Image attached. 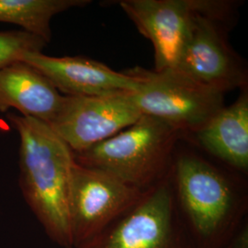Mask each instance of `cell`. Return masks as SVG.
I'll return each mask as SVG.
<instances>
[{"instance_id": "1", "label": "cell", "mask_w": 248, "mask_h": 248, "mask_svg": "<svg viewBox=\"0 0 248 248\" xmlns=\"http://www.w3.org/2000/svg\"><path fill=\"white\" fill-rule=\"evenodd\" d=\"M20 139L19 184L23 197L49 238L73 248L69 188L74 153L49 124L8 114Z\"/></svg>"}, {"instance_id": "2", "label": "cell", "mask_w": 248, "mask_h": 248, "mask_svg": "<svg viewBox=\"0 0 248 248\" xmlns=\"http://www.w3.org/2000/svg\"><path fill=\"white\" fill-rule=\"evenodd\" d=\"M181 133L155 117L142 115L133 125L80 154L75 161L99 169L130 186L147 190L167 177Z\"/></svg>"}, {"instance_id": "3", "label": "cell", "mask_w": 248, "mask_h": 248, "mask_svg": "<svg viewBox=\"0 0 248 248\" xmlns=\"http://www.w3.org/2000/svg\"><path fill=\"white\" fill-rule=\"evenodd\" d=\"M236 7V2L210 0L203 10L197 12L175 66L189 78L223 94L248 84L244 60L227 37L228 18Z\"/></svg>"}, {"instance_id": "4", "label": "cell", "mask_w": 248, "mask_h": 248, "mask_svg": "<svg viewBox=\"0 0 248 248\" xmlns=\"http://www.w3.org/2000/svg\"><path fill=\"white\" fill-rule=\"evenodd\" d=\"M140 79L131 94L142 115L152 116L180 133H195L224 105V94L198 83L175 68L161 71L136 67L129 70Z\"/></svg>"}, {"instance_id": "5", "label": "cell", "mask_w": 248, "mask_h": 248, "mask_svg": "<svg viewBox=\"0 0 248 248\" xmlns=\"http://www.w3.org/2000/svg\"><path fill=\"white\" fill-rule=\"evenodd\" d=\"M77 248H186L169 176L96 236Z\"/></svg>"}, {"instance_id": "6", "label": "cell", "mask_w": 248, "mask_h": 248, "mask_svg": "<svg viewBox=\"0 0 248 248\" xmlns=\"http://www.w3.org/2000/svg\"><path fill=\"white\" fill-rule=\"evenodd\" d=\"M145 192L104 171L75 161L69 188L73 248L104 230L137 203Z\"/></svg>"}, {"instance_id": "7", "label": "cell", "mask_w": 248, "mask_h": 248, "mask_svg": "<svg viewBox=\"0 0 248 248\" xmlns=\"http://www.w3.org/2000/svg\"><path fill=\"white\" fill-rule=\"evenodd\" d=\"M177 198L196 233L214 239L222 232L235 207V194L219 169L195 155H182L176 161Z\"/></svg>"}, {"instance_id": "8", "label": "cell", "mask_w": 248, "mask_h": 248, "mask_svg": "<svg viewBox=\"0 0 248 248\" xmlns=\"http://www.w3.org/2000/svg\"><path fill=\"white\" fill-rule=\"evenodd\" d=\"M142 115L131 94L63 95L62 106L49 126L74 154H80L135 124Z\"/></svg>"}, {"instance_id": "9", "label": "cell", "mask_w": 248, "mask_h": 248, "mask_svg": "<svg viewBox=\"0 0 248 248\" xmlns=\"http://www.w3.org/2000/svg\"><path fill=\"white\" fill-rule=\"evenodd\" d=\"M210 0H121L119 6L152 43L155 69L175 68L197 12Z\"/></svg>"}, {"instance_id": "10", "label": "cell", "mask_w": 248, "mask_h": 248, "mask_svg": "<svg viewBox=\"0 0 248 248\" xmlns=\"http://www.w3.org/2000/svg\"><path fill=\"white\" fill-rule=\"evenodd\" d=\"M22 62L32 66L64 96L103 97L135 93L140 79L129 70L117 72L84 56L53 57L28 53Z\"/></svg>"}, {"instance_id": "11", "label": "cell", "mask_w": 248, "mask_h": 248, "mask_svg": "<svg viewBox=\"0 0 248 248\" xmlns=\"http://www.w3.org/2000/svg\"><path fill=\"white\" fill-rule=\"evenodd\" d=\"M63 95L26 62L0 69V112L15 108L25 117L50 124L62 106Z\"/></svg>"}, {"instance_id": "12", "label": "cell", "mask_w": 248, "mask_h": 248, "mask_svg": "<svg viewBox=\"0 0 248 248\" xmlns=\"http://www.w3.org/2000/svg\"><path fill=\"white\" fill-rule=\"evenodd\" d=\"M200 145L233 169H248V93L243 88L230 106L222 108L194 133Z\"/></svg>"}, {"instance_id": "13", "label": "cell", "mask_w": 248, "mask_h": 248, "mask_svg": "<svg viewBox=\"0 0 248 248\" xmlns=\"http://www.w3.org/2000/svg\"><path fill=\"white\" fill-rule=\"evenodd\" d=\"M90 3L89 0H0V22L22 27L49 43L51 20L55 15Z\"/></svg>"}, {"instance_id": "14", "label": "cell", "mask_w": 248, "mask_h": 248, "mask_svg": "<svg viewBox=\"0 0 248 248\" xmlns=\"http://www.w3.org/2000/svg\"><path fill=\"white\" fill-rule=\"evenodd\" d=\"M46 42L25 31H0V69L22 61L28 53H42Z\"/></svg>"}, {"instance_id": "15", "label": "cell", "mask_w": 248, "mask_h": 248, "mask_svg": "<svg viewBox=\"0 0 248 248\" xmlns=\"http://www.w3.org/2000/svg\"><path fill=\"white\" fill-rule=\"evenodd\" d=\"M229 248H248V226L240 231L234 239L232 241Z\"/></svg>"}]
</instances>
